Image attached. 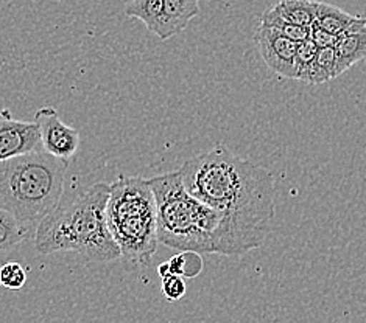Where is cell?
<instances>
[{
    "label": "cell",
    "mask_w": 366,
    "mask_h": 323,
    "mask_svg": "<svg viewBox=\"0 0 366 323\" xmlns=\"http://www.w3.org/2000/svg\"><path fill=\"white\" fill-rule=\"evenodd\" d=\"M337 76H340V71L337 64L335 50L334 47H326V48L318 50V53L315 59H313L304 83L325 84V83H329L330 80H334Z\"/></svg>",
    "instance_id": "13"
},
{
    "label": "cell",
    "mask_w": 366,
    "mask_h": 323,
    "mask_svg": "<svg viewBox=\"0 0 366 323\" xmlns=\"http://www.w3.org/2000/svg\"><path fill=\"white\" fill-rule=\"evenodd\" d=\"M164 0H129L125 5L124 13L128 17L142 21L147 30L158 34Z\"/></svg>",
    "instance_id": "14"
},
{
    "label": "cell",
    "mask_w": 366,
    "mask_h": 323,
    "mask_svg": "<svg viewBox=\"0 0 366 323\" xmlns=\"http://www.w3.org/2000/svg\"><path fill=\"white\" fill-rule=\"evenodd\" d=\"M340 75L366 58V27L338 36L334 46Z\"/></svg>",
    "instance_id": "11"
},
{
    "label": "cell",
    "mask_w": 366,
    "mask_h": 323,
    "mask_svg": "<svg viewBox=\"0 0 366 323\" xmlns=\"http://www.w3.org/2000/svg\"><path fill=\"white\" fill-rule=\"evenodd\" d=\"M34 123L39 126L42 150L63 160H71L80 146V133L67 126L59 118L55 108H41L34 113Z\"/></svg>",
    "instance_id": "6"
},
{
    "label": "cell",
    "mask_w": 366,
    "mask_h": 323,
    "mask_svg": "<svg viewBox=\"0 0 366 323\" xmlns=\"http://www.w3.org/2000/svg\"><path fill=\"white\" fill-rule=\"evenodd\" d=\"M148 183L156 199L159 242L172 249L217 253L222 216L189 193L179 170L154 176Z\"/></svg>",
    "instance_id": "4"
},
{
    "label": "cell",
    "mask_w": 366,
    "mask_h": 323,
    "mask_svg": "<svg viewBox=\"0 0 366 323\" xmlns=\"http://www.w3.org/2000/svg\"><path fill=\"white\" fill-rule=\"evenodd\" d=\"M41 148L39 126L34 121L14 120L8 111L0 113V162L41 151Z\"/></svg>",
    "instance_id": "8"
},
{
    "label": "cell",
    "mask_w": 366,
    "mask_h": 323,
    "mask_svg": "<svg viewBox=\"0 0 366 323\" xmlns=\"http://www.w3.org/2000/svg\"><path fill=\"white\" fill-rule=\"evenodd\" d=\"M310 39L318 48H326V47H334L338 41V36L326 31L325 29H321L318 22L315 21L310 25Z\"/></svg>",
    "instance_id": "21"
},
{
    "label": "cell",
    "mask_w": 366,
    "mask_h": 323,
    "mask_svg": "<svg viewBox=\"0 0 366 323\" xmlns=\"http://www.w3.org/2000/svg\"><path fill=\"white\" fill-rule=\"evenodd\" d=\"M254 42L260 56L274 73L296 80V47H298V42L285 38L284 34L260 24L254 33Z\"/></svg>",
    "instance_id": "7"
},
{
    "label": "cell",
    "mask_w": 366,
    "mask_h": 323,
    "mask_svg": "<svg viewBox=\"0 0 366 323\" xmlns=\"http://www.w3.org/2000/svg\"><path fill=\"white\" fill-rule=\"evenodd\" d=\"M67 167L44 150L0 162V208L25 225L39 224L61 204Z\"/></svg>",
    "instance_id": "3"
},
{
    "label": "cell",
    "mask_w": 366,
    "mask_h": 323,
    "mask_svg": "<svg viewBox=\"0 0 366 323\" xmlns=\"http://www.w3.org/2000/svg\"><path fill=\"white\" fill-rule=\"evenodd\" d=\"M161 291L169 302H178L186 295L187 286L184 278L177 274H167L161 277Z\"/></svg>",
    "instance_id": "20"
},
{
    "label": "cell",
    "mask_w": 366,
    "mask_h": 323,
    "mask_svg": "<svg viewBox=\"0 0 366 323\" xmlns=\"http://www.w3.org/2000/svg\"><path fill=\"white\" fill-rule=\"evenodd\" d=\"M184 187L222 216L219 255L240 257L264 246L274 220L273 174L215 145L182 163Z\"/></svg>",
    "instance_id": "1"
},
{
    "label": "cell",
    "mask_w": 366,
    "mask_h": 323,
    "mask_svg": "<svg viewBox=\"0 0 366 323\" xmlns=\"http://www.w3.org/2000/svg\"><path fill=\"white\" fill-rule=\"evenodd\" d=\"M277 13L290 24L310 27L317 19V0H279Z\"/></svg>",
    "instance_id": "12"
},
{
    "label": "cell",
    "mask_w": 366,
    "mask_h": 323,
    "mask_svg": "<svg viewBox=\"0 0 366 323\" xmlns=\"http://www.w3.org/2000/svg\"><path fill=\"white\" fill-rule=\"evenodd\" d=\"M199 14V0H164L158 36L167 41L184 30Z\"/></svg>",
    "instance_id": "9"
},
{
    "label": "cell",
    "mask_w": 366,
    "mask_h": 323,
    "mask_svg": "<svg viewBox=\"0 0 366 323\" xmlns=\"http://www.w3.org/2000/svg\"><path fill=\"white\" fill-rule=\"evenodd\" d=\"M167 263L172 274L187 277V278H195L197 275L202 274L203 270L202 253L192 252V250H181V253L172 257Z\"/></svg>",
    "instance_id": "17"
},
{
    "label": "cell",
    "mask_w": 366,
    "mask_h": 323,
    "mask_svg": "<svg viewBox=\"0 0 366 323\" xmlns=\"http://www.w3.org/2000/svg\"><path fill=\"white\" fill-rule=\"evenodd\" d=\"M318 25L326 31L343 36L346 33L357 31L366 27V17L355 16L343 11L342 8L325 4L317 0V19Z\"/></svg>",
    "instance_id": "10"
},
{
    "label": "cell",
    "mask_w": 366,
    "mask_h": 323,
    "mask_svg": "<svg viewBox=\"0 0 366 323\" xmlns=\"http://www.w3.org/2000/svg\"><path fill=\"white\" fill-rule=\"evenodd\" d=\"M25 283H27V274L19 263L11 261L0 267V284L6 289H21Z\"/></svg>",
    "instance_id": "19"
},
{
    "label": "cell",
    "mask_w": 366,
    "mask_h": 323,
    "mask_svg": "<svg viewBox=\"0 0 366 323\" xmlns=\"http://www.w3.org/2000/svg\"><path fill=\"white\" fill-rule=\"evenodd\" d=\"M111 185L95 183L69 204L61 202L38 224L36 249L42 255L76 252L94 263H108L122 257L107 220Z\"/></svg>",
    "instance_id": "2"
},
{
    "label": "cell",
    "mask_w": 366,
    "mask_h": 323,
    "mask_svg": "<svg viewBox=\"0 0 366 323\" xmlns=\"http://www.w3.org/2000/svg\"><path fill=\"white\" fill-rule=\"evenodd\" d=\"M29 237V225L22 224L17 217L0 208V252H8Z\"/></svg>",
    "instance_id": "15"
},
{
    "label": "cell",
    "mask_w": 366,
    "mask_h": 323,
    "mask_svg": "<svg viewBox=\"0 0 366 323\" xmlns=\"http://www.w3.org/2000/svg\"><path fill=\"white\" fill-rule=\"evenodd\" d=\"M260 25L273 29L277 33L284 34L285 38H289L295 42H302L306 39H310V27H300V25H295V24H290L289 21H285L284 17L277 13L274 6L272 10H268L262 14V17H260Z\"/></svg>",
    "instance_id": "16"
},
{
    "label": "cell",
    "mask_w": 366,
    "mask_h": 323,
    "mask_svg": "<svg viewBox=\"0 0 366 323\" xmlns=\"http://www.w3.org/2000/svg\"><path fill=\"white\" fill-rule=\"evenodd\" d=\"M107 220L122 257L147 265L158 249V212L148 179L120 176L111 183Z\"/></svg>",
    "instance_id": "5"
},
{
    "label": "cell",
    "mask_w": 366,
    "mask_h": 323,
    "mask_svg": "<svg viewBox=\"0 0 366 323\" xmlns=\"http://www.w3.org/2000/svg\"><path fill=\"white\" fill-rule=\"evenodd\" d=\"M318 47L313 43L312 39H306L302 42H298L296 47V80L304 81L309 68L318 53Z\"/></svg>",
    "instance_id": "18"
}]
</instances>
